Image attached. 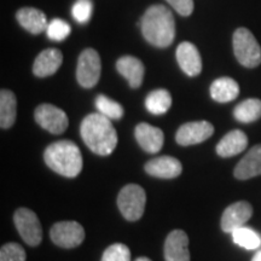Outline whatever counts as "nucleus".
I'll return each instance as SVG.
<instances>
[{
    "label": "nucleus",
    "instance_id": "obj_1",
    "mask_svg": "<svg viewBox=\"0 0 261 261\" xmlns=\"http://www.w3.org/2000/svg\"><path fill=\"white\" fill-rule=\"evenodd\" d=\"M80 133L85 144L96 155L108 156L117 145V133L110 119L100 113L87 115L81 122Z\"/></svg>",
    "mask_w": 261,
    "mask_h": 261
},
{
    "label": "nucleus",
    "instance_id": "obj_2",
    "mask_svg": "<svg viewBox=\"0 0 261 261\" xmlns=\"http://www.w3.org/2000/svg\"><path fill=\"white\" fill-rule=\"evenodd\" d=\"M140 29L145 40L154 46H169L175 37V21L171 10L163 5L150 6L143 15Z\"/></svg>",
    "mask_w": 261,
    "mask_h": 261
},
{
    "label": "nucleus",
    "instance_id": "obj_3",
    "mask_svg": "<svg viewBox=\"0 0 261 261\" xmlns=\"http://www.w3.org/2000/svg\"><path fill=\"white\" fill-rule=\"evenodd\" d=\"M44 160L52 171L65 178L77 177L84 165L79 146L70 140H60L48 145Z\"/></svg>",
    "mask_w": 261,
    "mask_h": 261
},
{
    "label": "nucleus",
    "instance_id": "obj_4",
    "mask_svg": "<svg viewBox=\"0 0 261 261\" xmlns=\"http://www.w3.org/2000/svg\"><path fill=\"white\" fill-rule=\"evenodd\" d=\"M233 52L243 67L255 68L261 63V47L253 33L247 28H238L233 33Z\"/></svg>",
    "mask_w": 261,
    "mask_h": 261
},
{
    "label": "nucleus",
    "instance_id": "obj_5",
    "mask_svg": "<svg viewBox=\"0 0 261 261\" xmlns=\"http://www.w3.org/2000/svg\"><path fill=\"white\" fill-rule=\"evenodd\" d=\"M146 195L144 189L137 184L123 187L117 197V205L125 219L137 221L143 217L145 211Z\"/></svg>",
    "mask_w": 261,
    "mask_h": 261
},
{
    "label": "nucleus",
    "instance_id": "obj_6",
    "mask_svg": "<svg viewBox=\"0 0 261 261\" xmlns=\"http://www.w3.org/2000/svg\"><path fill=\"white\" fill-rule=\"evenodd\" d=\"M102 64L99 55L93 48H86L81 52L76 67V79L85 89H92L100 77Z\"/></svg>",
    "mask_w": 261,
    "mask_h": 261
},
{
    "label": "nucleus",
    "instance_id": "obj_7",
    "mask_svg": "<svg viewBox=\"0 0 261 261\" xmlns=\"http://www.w3.org/2000/svg\"><path fill=\"white\" fill-rule=\"evenodd\" d=\"M14 221L18 233L28 246L37 247L41 243L42 227L34 212L28 208H18L15 212Z\"/></svg>",
    "mask_w": 261,
    "mask_h": 261
},
{
    "label": "nucleus",
    "instance_id": "obj_8",
    "mask_svg": "<svg viewBox=\"0 0 261 261\" xmlns=\"http://www.w3.org/2000/svg\"><path fill=\"white\" fill-rule=\"evenodd\" d=\"M50 237L56 246L70 249L84 242L85 230L77 221H60L51 227Z\"/></svg>",
    "mask_w": 261,
    "mask_h": 261
},
{
    "label": "nucleus",
    "instance_id": "obj_9",
    "mask_svg": "<svg viewBox=\"0 0 261 261\" xmlns=\"http://www.w3.org/2000/svg\"><path fill=\"white\" fill-rule=\"evenodd\" d=\"M34 119L39 126L52 135H62L69 125L67 114L52 104H41L35 109Z\"/></svg>",
    "mask_w": 261,
    "mask_h": 261
},
{
    "label": "nucleus",
    "instance_id": "obj_10",
    "mask_svg": "<svg viewBox=\"0 0 261 261\" xmlns=\"http://www.w3.org/2000/svg\"><path fill=\"white\" fill-rule=\"evenodd\" d=\"M214 133V126L208 121H194L188 122L179 127L175 140L179 145L189 146L200 144Z\"/></svg>",
    "mask_w": 261,
    "mask_h": 261
},
{
    "label": "nucleus",
    "instance_id": "obj_11",
    "mask_svg": "<svg viewBox=\"0 0 261 261\" xmlns=\"http://www.w3.org/2000/svg\"><path fill=\"white\" fill-rule=\"evenodd\" d=\"M253 207L246 201L232 203L225 210L221 217V228L224 232L232 233L234 230L244 226L247 221L252 218Z\"/></svg>",
    "mask_w": 261,
    "mask_h": 261
},
{
    "label": "nucleus",
    "instance_id": "obj_12",
    "mask_svg": "<svg viewBox=\"0 0 261 261\" xmlns=\"http://www.w3.org/2000/svg\"><path fill=\"white\" fill-rule=\"evenodd\" d=\"M166 261H190L189 237L182 230H174L166 238L163 248Z\"/></svg>",
    "mask_w": 261,
    "mask_h": 261
},
{
    "label": "nucleus",
    "instance_id": "obj_13",
    "mask_svg": "<svg viewBox=\"0 0 261 261\" xmlns=\"http://www.w3.org/2000/svg\"><path fill=\"white\" fill-rule=\"evenodd\" d=\"M182 167L179 160L172 156H160L150 160L145 165V172L152 177L173 179L181 174Z\"/></svg>",
    "mask_w": 261,
    "mask_h": 261
},
{
    "label": "nucleus",
    "instance_id": "obj_14",
    "mask_svg": "<svg viewBox=\"0 0 261 261\" xmlns=\"http://www.w3.org/2000/svg\"><path fill=\"white\" fill-rule=\"evenodd\" d=\"M135 137L140 148H143L150 154L159 152L162 149L163 142H165V136H163L162 130L145 122L137 125Z\"/></svg>",
    "mask_w": 261,
    "mask_h": 261
},
{
    "label": "nucleus",
    "instance_id": "obj_15",
    "mask_svg": "<svg viewBox=\"0 0 261 261\" xmlns=\"http://www.w3.org/2000/svg\"><path fill=\"white\" fill-rule=\"evenodd\" d=\"M177 61L181 70L189 76H197L202 70L201 55L197 47L189 41H184L177 48Z\"/></svg>",
    "mask_w": 261,
    "mask_h": 261
},
{
    "label": "nucleus",
    "instance_id": "obj_16",
    "mask_svg": "<svg viewBox=\"0 0 261 261\" xmlns=\"http://www.w3.org/2000/svg\"><path fill=\"white\" fill-rule=\"evenodd\" d=\"M63 62V55L57 48H46L39 54L33 64V73L38 77H46L54 75L60 69Z\"/></svg>",
    "mask_w": 261,
    "mask_h": 261
},
{
    "label": "nucleus",
    "instance_id": "obj_17",
    "mask_svg": "<svg viewBox=\"0 0 261 261\" xmlns=\"http://www.w3.org/2000/svg\"><path fill=\"white\" fill-rule=\"evenodd\" d=\"M116 69L128 81L132 89H138L143 84L145 68L142 61L133 56H123L116 62Z\"/></svg>",
    "mask_w": 261,
    "mask_h": 261
},
{
    "label": "nucleus",
    "instance_id": "obj_18",
    "mask_svg": "<svg viewBox=\"0 0 261 261\" xmlns=\"http://www.w3.org/2000/svg\"><path fill=\"white\" fill-rule=\"evenodd\" d=\"M261 174V144L253 146L234 168V177L240 180L257 177Z\"/></svg>",
    "mask_w": 261,
    "mask_h": 261
},
{
    "label": "nucleus",
    "instance_id": "obj_19",
    "mask_svg": "<svg viewBox=\"0 0 261 261\" xmlns=\"http://www.w3.org/2000/svg\"><path fill=\"white\" fill-rule=\"evenodd\" d=\"M248 146V137L240 129H234L228 132L223 139L218 143L217 152L221 158H231L238 155L246 150Z\"/></svg>",
    "mask_w": 261,
    "mask_h": 261
},
{
    "label": "nucleus",
    "instance_id": "obj_20",
    "mask_svg": "<svg viewBox=\"0 0 261 261\" xmlns=\"http://www.w3.org/2000/svg\"><path fill=\"white\" fill-rule=\"evenodd\" d=\"M18 23L32 34H40L47 28L46 15L34 8H22L16 14Z\"/></svg>",
    "mask_w": 261,
    "mask_h": 261
},
{
    "label": "nucleus",
    "instance_id": "obj_21",
    "mask_svg": "<svg viewBox=\"0 0 261 261\" xmlns=\"http://www.w3.org/2000/svg\"><path fill=\"white\" fill-rule=\"evenodd\" d=\"M238 94H240V86L231 77H219L211 85V96L215 102H231L236 99Z\"/></svg>",
    "mask_w": 261,
    "mask_h": 261
},
{
    "label": "nucleus",
    "instance_id": "obj_22",
    "mask_svg": "<svg viewBox=\"0 0 261 261\" xmlns=\"http://www.w3.org/2000/svg\"><path fill=\"white\" fill-rule=\"evenodd\" d=\"M16 106L17 100L14 92L10 90L0 91V126L8 129L16 121Z\"/></svg>",
    "mask_w": 261,
    "mask_h": 261
},
{
    "label": "nucleus",
    "instance_id": "obj_23",
    "mask_svg": "<svg viewBox=\"0 0 261 261\" xmlns=\"http://www.w3.org/2000/svg\"><path fill=\"white\" fill-rule=\"evenodd\" d=\"M234 119L243 123L254 122L261 117V100L249 98L243 100L233 110Z\"/></svg>",
    "mask_w": 261,
    "mask_h": 261
},
{
    "label": "nucleus",
    "instance_id": "obj_24",
    "mask_svg": "<svg viewBox=\"0 0 261 261\" xmlns=\"http://www.w3.org/2000/svg\"><path fill=\"white\" fill-rule=\"evenodd\" d=\"M172 106V96L167 90L160 89L152 91L145 99V107L154 115L167 113Z\"/></svg>",
    "mask_w": 261,
    "mask_h": 261
},
{
    "label": "nucleus",
    "instance_id": "obj_25",
    "mask_svg": "<svg viewBox=\"0 0 261 261\" xmlns=\"http://www.w3.org/2000/svg\"><path fill=\"white\" fill-rule=\"evenodd\" d=\"M231 234H232L233 242L244 249L254 250L261 246L260 234L250 227L242 226L234 230Z\"/></svg>",
    "mask_w": 261,
    "mask_h": 261
},
{
    "label": "nucleus",
    "instance_id": "obj_26",
    "mask_svg": "<svg viewBox=\"0 0 261 261\" xmlns=\"http://www.w3.org/2000/svg\"><path fill=\"white\" fill-rule=\"evenodd\" d=\"M96 108L98 113L102 115L107 116L108 119L112 120H119L121 119L123 115V108L120 103L115 102V100L110 99L109 97L104 96V94H99L97 96L96 100H94Z\"/></svg>",
    "mask_w": 261,
    "mask_h": 261
},
{
    "label": "nucleus",
    "instance_id": "obj_27",
    "mask_svg": "<svg viewBox=\"0 0 261 261\" xmlns=\"http://www.w3.org/2000/svg\"><path fill=\"white\" fill-rule=\"evenodd\" d=\"M70 25L61 18H55L48 23L46 28V34L51 40L62 41L70 34Z\"/></svg>",
    "mask_w": 261,
    "mask_h": 261
},
{
    "label": "nucleus",
    "instance_id": "obj_28",
    "mask_svg": "<svg viewBox=\"0 0 261 261\" xmlns=\"http://www.w3.org/2000/svg\"><path fill=\"white\" fill-rule=\"evenodd\" d=\"M93 14V4L91 0H76L71 9V15L77 23H86Z\"/></svg>",
    "mask_w": 261,
    "mask_h": 261
},
{
    "label": "nucleus",
    "instance_id": "obj_29",
    "mask_svg": "<svg viewBox=\"0 0 261 261\" xmlns=\"http://www.w3.org/2000/svg\"><path fill=\"white\" fill-rule=\"evenodd\" d=\"M102 261H130V252L128 247L122 243L112 244L103 253Z\"/></svg>",
    "mask_w": 261,
    "mask_h": 261
},
{
    "label": "nucleus",
    "instance_id": "obj_30",
    "mask_svg": "<svg viewBox=\"0 0 261 261\" xmlns=\"http://www.w3.org/2000/svg\"><path fill=\"white\" fill-rule=\"evenodd\" d=\"M23 247L18 243L4 244L0 249V261H25Z\"/></svg>",
    "mask_w": 261,
    "mask_h": 261
},
{
    "label": "nucleus",
    "instance_id": "obj_31",
    "mask_svg": "<svg viewBox=\"0 0 261 261\" xmlns=\"http://www.w3.org/2000/svg\"><path fill=\"white\" fill-rule=\"evenodd\" d=\"M179 15L190 16L194 11V0H166Z\"/></svg>",
    "mask_w": 261,
    "mask_h": 261
},
{
    "label": "nucleus",
    "instance_id": "obj_32",
    "mask_svg": "<svg viewBox=\"0 0 261 261\" xmlns=\"http://www.w3.org/2000/svg\"><path fill=\"white\" fill-rule=\"evenodd\" d=\"M252 261H261V250H257L255 253V255L253 256Z\"/></svg>",
    "mask_w": 261,
    "mask_h": 261
},
{
    "label": "nucleus",
    "instance_id": "obj_33",
    "mask_svg": "<svg viewBox=\"0 0 261 261\" xmlns=\"http://www.w3.org/2000/svg\"><path fill=\"white\" fill-rule=\"evenodd\" d=\"M136 261H151L149 259V257H145V256H142V257H138Z\"/></svg>",
    "mask_w": 261,
    "mask_h": 261
}]
</instances>
